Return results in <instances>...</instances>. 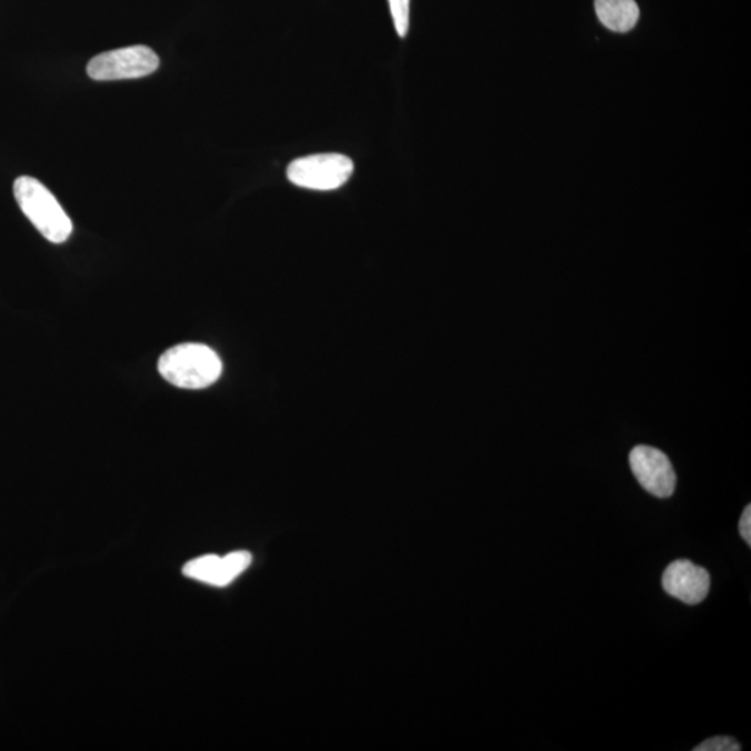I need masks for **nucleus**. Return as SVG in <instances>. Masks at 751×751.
<instances>
[{
    "label": "nucleus",
    "instance_id": "obj_6",
    "mask_svg": "<svg viewBox=\"0 0 751 751\" xmlns=\"http://www.w3.org/2000/svg\"><path fill=\"white\" fill-rule=\"evenodd\" d=\"M252 555L248 551H234L226 557L202 555L182 567L186 577L212 587H228L251 565Z\"/></svg>",
    "mask_w": 751,
    "mask_h": 751
},
{
    "label": "nucleus",
    "instance_id": "obj_7",
    "mask_svg": "<svg viewBox=\"0 0 751 751\" xmlns=\"http://www.w3.org/2000/svg\"><path fill=\"white\" fill-rule=\"evenodd\" d=\"M710 587V573L689 560L672 562L662 575L665 592L684 604H700L709 595Z\"/></svg>",
    "mask_w": 751,
    "mask_h": 751
},
{
    "label": "nucleus",
    "instance_id": "obj_3",
    "mask_svg": "<svg viewBox=\"0 0 751 751\" xmlns=\"http://www.w3.org/2000/svg\"><path fill=\"white\" fill-rule=\"evenodd\" d=\"M353 173V162L340 153H320L294 160L287 177L297 187L314 191L337 190Z\"/></svg>",
    "mask_w": 751,
    "mask_h": 751
},
{
    "label": "nucleus",
    "instance_id": "obj_2",
    "mask_svg": "<svg viewBox=\"0 0 751 751\" xmlns=\"http://www.w3.org/2000/svg\"><path fill=\"white\" fill-rule=\"evenodd\" d=\"M13 191L21 211L48 241L53 244L68 241L73 233V223L41 181L34 177L21 176L14 181Z\"/></svg>",
    "mask_w": 751,
    "mask_h": 751
},
{
    "label": "nucleus",
    "instance_id": "obj_5",
    "mask_svg": "<svg viewBox=\"0 0 751 751\" xmlns=\"http://www.w3.org/2000/svg\"><path fill=\"white\" fill-rule=\"evenodd\" d=\"M629 463L634 478L650 494L668 499L675 491L677 473L664 452L654 447L638 445L629 455Z\"/></svg>",
    "mask_w": 751,
    "mask_h": 751
},
{
    "label": "nucleus",
    "instance_id": "obj_10",
    "mask_svg": "<svg viewBox=\"0 0 751 751\" xmlns=\"http://www.w3.org/2000/svg\"><path fill=\"white\" fill-rule=\"evenodd\" d=\"M740 745L733 738L717 737L705 740V742L694 748V751H739Z\"/></svg>",
    "mask_w": 751,
    "mask_h": 751
},
{
    "label": "nucleus",
    "instance_id": "obj_1",
    "mask_svg": "<svg viewBox=\"0 0 751 751\" xmlns=\"http://www.w3.org/2000/svg\"><path fill=\"white\" fill-rule=\"evenodd\" d=\"M158 370L166 382L176 388L201 390L218 382L223 364L212 348L187 342L162 353Z\"/></svg>",
    "mask_w": 751,
    "mask_h": 751
},
{
    "label": "nucleus",
    "instance_id": "obj_8",
    "mask_svg": "<svg viewBox=\"0 0 751 751\" xmlns=\"http://www.w3.org/2000/svg\"><path fill=\"white\" fill-rule=\"evenodd\" d=\"M595 13L607 29L615 32L631 31L639 20L634 0H595Z\"/></svg>",
    "mask_w": 751,
    "mask_h": 751
},
{
    "label": "nucleus",
    "instance_id": "obj_11",
    "mask_svg": "<svg viewBox=\"0 0 751 751\" xmlns=\"http://www.w3.org/2000/svg\"><path fill=\"white\" fill-rule=\"evenodd\" d=\"M739 532L742 534L745 543L751 545V505L744 508L743 515L739 522Z\"/></svg>",
    "mask_w": 751,
    "mask_h": 751
},
{
    "label": "nucleus",
    "instance_id": "obj_4",
    "mask_svg": "<svg viewBox=\"0 0 751 751\" xmlns=\"http://www.w3.org/2000/svg\"><path fill=\"white\" fill-rule=\"evenodd\" d=\"M159 63L151 48L137 46L98 54L88 63L87 73L96 81L141 79L154 73Z\"/></svg>",
    "mask_w": 751,
    "mask_h": 751
},
{
    "label": "nucleus",
    "instance_id": "obj_9",
    "mask_svg": "<svg viewBox=\"0 0 751 751\" xmlns=\"http://www.w3.org/2000/svg\"><path fill=\"white\" fill-rule=\"evenodd\" d=\"M389 3L397 34L404 38L408 34V31H410L411 0H389Z\"/></svg>",
    "mask_w": 751,
    "mask_h": 751
}]
</instances>
